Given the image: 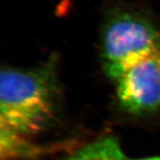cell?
I'll return each mask as SVG.
<instances>
[{"mask_svg":"<svg viewBox=\"0 0 160 160\" xmlns=\"http://www.w3.org/2000/svg\"><path fill=\"white\" fill-rule=\"evenodd\" d=\"M62 160H160V155L141 158H131L125 153L116 138L105 136L86 144Z\"/></svg>","mask_w":160,"mask_h":160,"instance_id":"obj_4","label":"cell"},{"mask_svg":"<svg viewBox=\"0 0 160 160\" xmlns=\"http://www.w3.org/2000/svg\"><path fill=\"white\" fill-rule=\"evenodd\" d=\"M160 52V29L142 7L119 4L109 9L100 33V53L105 73L116 79L131 65Z\"/></svg>","mask_w":160,"mask_h":160,"instance_id":"obj_2","label":"cell"},{"mask_svg":"<svg viewBox=\"0 0 160 160\" xmlns=\"http://www.w3.org/2000/svg\"><path fill=\"white\" fill-rule=\"evenodd\" d=\"M120 106L132 114L160 110V52L131 65L113 80Z\"/></svg>","mask_w":160,"mask_h":160,"instance_id":"obj_3","label":"cell"},{"mask_svg":"<svg viewBox=\"0 0 160 160\" xmlns=\"http://www.w3.org/2000/svg\"><path fill=\"white\" fill-rule=\"evenodd\" d=\"M57 57L29 69L5 67L0 74V138L36 142L48 130L60 109Z\"/></svg>","mask_w":160,"mask_h":160,"instance_id":"obj_1","label":"cell"}]
</instances>
